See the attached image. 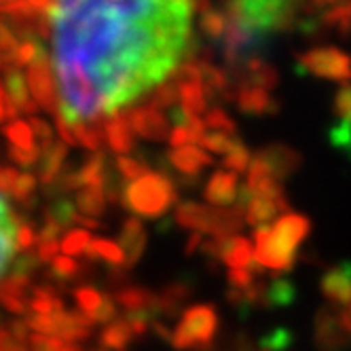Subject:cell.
Listing matches in <instances>:
<instances>
[{
    "label": "cell",
    "mask_w": 351,
    "mask_h": 351,
    "mask_svg": "<svg viewBox=\"0 0 351 351\" xmlns=\"http://www.w3.org/2000/svg\"><path fill=\"white\" fill-rule=\"evenodd\" d=\"M237 142H239L237 136L214 132V134H206V138L202 140V146L208 148L210 153H216V155H229L231 150L237 146Z\"/></svg>",
    "instance_id": "cell-37"
},
{
    "label": "cell",
    "mask_w": 351,
    "mask_h": 351,
    "mask_svg": "<svg viewBox=\"0 0 351 351\" xmlns=\"http://www.w3.org/2000/svg\"><path fill=\"white\" fill-rule=\"evenodd\" d=\"M66 341L58 337H49V335H32L30 337V351H62Z\"/></svg>",
    "instance_id": "cell-48"
},
{
    "label": "cell",
    "mask_w": 351,
    "mask_h": 351,
    "mask_svg": "<svg viewBox=\"0 0 351 351\" xmlns=\"http://www.w3.org/2000/svg\"><path fill=\"white\" fill-rule=\"evenodd\" d=\"M254 271L252 269H231L229 275H227V282H229V288H237V290H247L252 288L256 282H254Z\"/></svg>",
    "instance_id": "cell-46"
},
{
    "label": "cell",
    "mask_w": 351,
    "mask_h": 351,
    "mask_svg": "<svg viewBox=\"0 0 351 351\" xmlns=\"http://www.w3.org/2000/svg\"><path fill=\"white\" fill-rule=\"evenodd\" d=\"M218 330V313L212 305H195L182 313L176 326L171 345L180 351H212Z\"/></svg>",
    "instance_id": "cell-3"
},
{
    "label": "cell",
    "mask_w": 351,
    "mask_h": 351,
    "mask_svg": "<svg viewBox=\"0 0 351 351\" xmlns=\"http://www.w3.org/2000/svg\"><path fill=\"white\" fill-rule=\"evenodd\" d=\"M121 202L136 216L159 218L178 202V191L167 173L148 171L123 189Z\"/></svg>",
    "instance_id": "cell-2"
},
{
    "label": "cell",
    "mask_w": 351,
    "mask_h": 351,
    "mask_svg": "<svg viewBox=\"0 0 351 351\" xmlns=\"http://www.w3.org/2000/svg\"><path fill=\"white\" fill-rule=\"evenodd\" d=\"M237 106H239L241 112L254 114V117L280 112V102H278V99L271 97V93L267 89L254 87V85H239Z\"/></svg>",
    "instance_id": "cell-10"
},
{
    "label": "cell",
    "mask_w": 351,
    "mask_h": 351,
    "mask_svg": "<svg viewBox=\"0 0 351 351\" xmlns=\"http://www.w3.org/2000/svg\"><path fill=\"white\" fill-rule=\"evenodd\" d=\"M193 294V286L189 282H173L169 284L161 294V313L167 315V317H176L180 313V309L184 307V303L191 298Z\"/></svg>",
    "instance_id": "cell-22"
},
{
    "label": "cell",
    "mask_w": 351,
    "mask_h": 351,
    "mask_svg": "<svg viewBox=\"0 0 351 351\" xmlns=\"http://www.w3.org/2000/svg\"><path fill=\"white\" fill-rule=\"evenodd\" d=\"M0 351H28L30 349V343H23V341H17L7 326H3V332H0Z\"/></svg>",
    "instance_id": "cell-52"
},
{
    "label": "cell",
    "mask_w": 351,
    "mask_h": 351,
    "mask_svg": "<svg viewBox=\"0 0 351 351\" xmlns=\"http://www.w3.org/2000/svg\"><path fill=\"white\" fill-rule=\"evenodd\" d=\"M30 125H32V130H34V136L38 140V146L40 150L45 153V150L51 148L56 142H53V132H51V125H47L43 119L38 117H30Z\"/></svg>",
    "instance_id": "cell-45"
},
{
    "label": "cell",
    "mask_w": 351,
    "mask_h": 351,
    "mask_svg": "<svg viewBox=\"0 0 351 351\" xmlns=\"http://www.w3.org/2000/svg\"><path fill=\"white\" fill-rule=\"evenodd\" d=\"M167 161L182 176H197L206 165L212 163V157L206 153V150L197 148V146H182V148L169 150Z\"/></svg>",
    "instance_id": "cell-17"
},
{
    "label": "cell",
    "mask_w": 351,
    "mask_h": 351,
    "mask_svg": "<svg viewBox=\"0 0 351 351\" xmlns=\"http://www.w3.org/2000/svg\"><path fill=\"white\" fill-rule=\"evenodd\" d=\"M58 247H62V243H58V239H40L38 247H36V258L40 263H49L56 261L58 256Z\"/></svg>",
    "instance_id": "cell-51"
},
{
    "label": "cell",
    "mask_w": 351,
    "mask_h": 351,
    "mask_svg": "<svg viewBox=\"0 0 351 351\" xmlns=\"http://www.w3.org/2000/svg\"><path fill=\"white\" fill-rule=\"evenodd\" d=\"M130 114V123H132V130L144 138V140H169L171 132H169V125L167 119L163 117L161 110L153 108V106H136V108H128Z\"/></svg>",
    "instance_id": "cell-7"
},
{
    "label": "cell",
    "mask_w": 351,
    "mask_h": 351,
    "mask_svg": "<svg viewBox=\"0 0 351 351\" xmlns=\"http://www.w3.org/2000/svg\"><path fill=\"white\" fill-rule=\"evenodd\" d=\"M197 140L193 136V132L186 128V125H176L171 130V136H169V144L171 148H182V146H193Z\"/></svg>",
    "instance_id": "cell-50"
},
{
    "label": "cell",
    "mask_w": 351,
    "mask_h": 351,
    "mask_svg": "<svg viewBox=\"0 0 351 351\" xmlns=\"http://www.w3.org/2000/svg\"><path fill=\"white\" fill-rule=\"evenodd\" d=\"M85 271V267H81L72 256H56V261H51V271H49V278L58 280V282H70L74 278Z\"/></svg>",
    "instance_id": "cell-34"
},
{
    "label": "cell",
    "mask_w": 351,
    "mask_h": 351,
    "mask_svg": "<svg viewBox=\"0 0 351 351\" xmlns=\"http://www.w3.org/2000/svg\"><path fill=\"white\" fill-rule=\"evenodd\" d=\"M89 317H91L93 324H108V322H112L117 317V303H114V298L106 294L104 303L99 305V309L95 313H91Z\"/></svg>",
    "instance_id": "cell-49"
},
{
    "label": "cell",
    "mask_w": 351,
    "mask_h": 351,
    "mask_svg": "<svg viewBox=\"0 0 351 351\" xmlns=\"http://www.w3.org/2000/svg\"><path fill=\"white\" fill-rule=\"evenodd\" d=\"M7 155L11 161H15L17 165L21 167H34L40 159H43V150L40 146H34V148H17V146H9Z\"/></svg>",
    "instance_id": "cell-41"
},
{
    "label": "cell",
    "mask_w": 351,
    "mask_h": 351,
    "mask_svg": "<svg viewBox=\"0 0 351 351\" xmlns=\"http://www.w3.org/2000/svg\"><path fill=\"white\" fill-rule=\"evenodd\" d=\"M30 311L38 315H51L64 311V303L53 286H36L30 296Z\"/></svg>",
    "instance_id": "cell-23"
},
{
    "label": "cell",
    "mask_w": 351,
    "mask_h": 351,
    "mask_svg": "<svg viewBox=\"0 0 351 351\" xmlns=\"http://www.w3.org/2000/svg\"><path fill=\"white\" fill-rule=\"evenodd\" d=\"M134 339H136V332L132 330L130 322L123 317L106 326L102 330V337H99V343H102L104 349H110V351H125Z\"/></svg>",
    "instance_id": "cell-21"
},
{
    "label": "cell",
    "mask_w": 351,
    "mask_h": 351,
    "mask_svg": "<svg viewBox=\"0 0 351 351\" xmlns=\"http://www.w3.org/2000/svg\"><path fill=\"white\" fill-rule=\"evenodd\" d=\"M288 197L282 199H271V197H252L245 206V222L252 227H267V224L278 216L280 212H286Z\"/></svg>",
    "instance_id": "cell-15"
},
{
    "label": "cell",
    "mask_w": 351,
    "mask_h": 351,
    "mask_svg": "<svg viewBox=\"0 0 351 351\" xmlns=\"http://www.w3.org/2000/svg\"><path fill=\"white\" fill-rule=\"evenodd\" d=\"M17 178H19V173H17V169H15V167L5 165V167H3V171H0V189H3V193H5L7 197L13 193Z\"/></svg>",
    "instance_id": "cell-53"
},
{
    "label": "cell",
    "mask_w": 351,
    "mask_h": 351,
    "mask_svg": "<svg viewBox=\"0 0 351 351\" xmlns=\"http://www.w3.org/2000/svg\"><path fill=\"white\" fill-rule=\"evenodd\" d=\"M104 298H106V294H99V292H97L95 288H91V286H83V288H79V290H74V300H77L79 311H83V313H87V315L95 313V311L99 309V305L104 303Z\"/></svg>",
    "instance_id": "cell-36"
},
{
    "label": "cell",
    "mask_w": 351,
    "mask_h": 351,
    "mask_svg": "<svg viewBox=\"0 0 351 351\" xmlns=\"http://www.w3.org/2000/svg\"><path fill=\"white\" fill-rule=\"evenodd\" d=\"M258 155L271 165L273 176L280 182L286 180L288 176H292L300 165H303V157H300L294 148H288L284 144H271L265 146L263 150H258Z\"/></svg>",
    "instance_id": "cell-11"
},
{
    "label": "cell",
    "mask_w": 351,
    "mask_h": 351,
    "mask_svg": "<svg viewBox=\"0 0 351 351\" xmlns=\"http://www.w3.org/2000/svg\"><path fill=\"white\" fill-rule=\"evenodd\" d=\"M5 136L9 138L11 146L17 148H34V130L32 125L26 121H13L9 125H5Z\"/></svg>",
    "instance_id": "cell-33"
},
{
    "label": "cell",
    "mask_w": 351,
    "mask_h": 351,
    "mask_svg": "<svg viewBox=\"0 0 351 351\" xmlns=\"http://www.w3.org/2000/svg\"><path fill=\"white\" fill-rule=\"evenodd\" d=\"M85 254L91 261H106L110 267H125V252L121 243H112L110 239H93Z\"/></svg>",
    "instance_id": "cell-25"
},
{
    "label": "cell",
    "mask_w": 351,
    "mask_h": 351,
    "mask_svg": "<svg viewBox=\"0 0 351 351\" xmlns=\"http://www.w3.org/2000/svg\"><path fill=\"white\" fill-rule=\"evenodd\" d=\"M206 123L208 128L216 130V132H222V134H229V136H237V125L235 121L224 112L222 108H212L206 117Z\"/></svg>",
    "instance_id": "cell-40"
},
{
    "label": "cell",
    "mask_w": 351,
    "mask_h": 351,
    "mask_svg": "<svg viewBox=\"0 0 351 351\" xmlns=\"http://www.w3.org/2000/svg\"><path fill=\"white\" fill-rule=\"evenodd\" d=\"M34 189H36V178H34V173H30V171L19 173V178H17V182H15V189H13V197H15V202H17L23 210H32V208L36 206Z\"/></svg>",
    "instance_id": "cell-32"
},
{
    "label": "cell",
    "mask_w": 351,
    "mask_h": 351,
    "mask_svg": "<svg viewBox=\"0 0 351 351\" xmlns=\"http://www.w3.org/2000/svg\"><path fill=\"white\" fill-rule=\"evenodd\" d=\"M351 332L343 326L341 311L322 307L315 317V345L322 351H341L349 347Z\"/></svg>",
    "instance_id": "cell-6"
},
{
    "label": "cell",
    "mask_w": 351,
    "mask_h": 351,
    "mask_svg": "<svg viewBox=\"0 0 351 351\" xmlns=\"http://www.w3.org/2000/svg\"><path fill=\"white\" fill-rule=\"evenodd\" d=\"M222 261L231 269H250L254 265V250L245 237L233 235L224 241L222 247Z\"/></svg>",
    "instance_id": "cell-20"
},
{
    "label": "cell",
    "mask_w": 351,
    "mask_h": 351,
    "mask_svg": "<svg viewBox=\"0 0 351 351\" xmlns=\"http://www.w3.org/2000/svg\"><path fill=\"white\" fill-rule=\"evenodd\" d=\"M28 87L32 97L38 102L43 110L49 114H58L62 104V93L58 91L56 77H53V64L51 58L45 51L38 62L28 68Z\"/></svg>",
    "instance_id": "cell-5"
},
{
    "label": "cell",
    "mask_w": 351,
    "mask_h": 351,
    "mask_svg": "<svg viewBox=\"0 0 351 351\" xmlns=\"http://www.w3.org/2000/svg\"><path fill=\"white\" fill-rule=\"evenodd\" d=\"M341 319H343V326L351 332V303L347 305V309L341 311Z\"/></svg>",
    "instance_id": "cell-55"
},
{
    "label": "cell",
    "mask_w": 351,
    "mask_h": 351,
    "mask_svg": "<svg viewBox=\"0 0 351 351\" xmlns=\"http://www.w3.org/2000/svg\"><path fill=\"white\" fill-rule=\"evenodd\" d=\"M62 351H85L79 343H64Z\"/></svg>",
    "instance_id": "cell-56"
},
{
    "label": "cell",
    "mask_w": 351,
    "mask_h": 351,
    "mask_svg": "<svg viewBox=\"0 0 351 351\" xmlns=\"http://www.w3.org/2000/svg\"><path fill=\"white\" fill-rule=\"evenodd\" d=\"M326 3H337V0H315V5H317V7H322V5H326Z\"/></svg>",
    "instance_id": "cell-57"
},
{
    "label": "cell",
    "mask_w": 351,
    "mask_h": 351,
    "mask_svg": "<svg viewBox=\"0 0 351 351\" xmlns=\"http://www.w3.org/2000/svg\"><path fill=\"white\" fill-rule=\"evenodd\" d=\"M335 114L339 123H345L351 128V83H343V87L335 95Z\"/></svg>",
    "instance_id": "cell-42"
},
{
    "label": "cell",
    "mask_w": 351,
    "mask_h": 351,
    "mask_svg": "<svg viewBox=\"0 0 351 351\" xmlns=\"http://www.w3.org/2000/svg\"><path fill=\"white\" fill-rule=\"evenodd\" d=\"M290 343H292V332L286 328H278L261 339V347L265 351H286Z\"/></svg>",
    "instance_id": "cell-44"
},
{
    "label": "cell",
    "mask_w": 351,
    "mask_h": 351,
    "mask_svg": "<svg viewBox=\"0 0 351 351\" xmlns=\"http://www.w3.org/2000/svg\"><path fill=\"white\" fill-rule=\"evenodd\" d=\"M322 294L335 305L351 303V263H341L324 273L319 282Z\"/></svg>",
    "instance_id": "cell-8"
},
{
    "label": "cell",
    "mask_w": 351,
    "mask_h": 351,
    "mask_svg": "<svg viewBox=\"0 0 351 351\" xmlns=\"http://www.w3.org/2000/svg\"><path fill=\"white\" fill-rule=\"evenodd\" d=\"M202 243H204L202 233L195 231V233L189 237V243H186V247H184V254H186V256H193V254H195V250H197V247H202Z\"/></svg>",
    "instance_id": "cell-54"
},
{
    "label": "cell",
    "mask_w": 351,
    "mask_h": 351,
    "mask_svg": "<svg viewBox=\"0 0 351 351\" xmlns=\"http://www.w3.org/2000/svg\"><path fill=\"white\" fill-rule=\"evenodd\" d=\"M319 23L326 28H337L343 36L351 34V0L337 3L332 9L319 15Z\"/></svg>",
    "instance_id": "cell-28"
},
{
    "label": "cell",
    "mask_w": 351,
    "mask_h": 351,
    "mask_svg": "<svg viewBox=\"0 0 351 351\" xmlns=\"http://www.w3.org/2000/svg\"><path fill=\"white\" fill-rule=\"evenodd\" d=\"M77 210L85 216H102L106 210V191L104 186H85L77 195Z\"/></svg>",
    "instance_id": "cell-27"
},
{
    "label": "cell",
    "mask_w": 351,
    "mask_h": 351,
    "mask_svg": "<svg viewBox=\"0 0 351 351\" xmlns=\"http://www.w3.org/2000/svg\"><path fill=\"white\" fill-rule=\"evenodd\" d=\"M114 163H117V169H119L121 176H123V180H132V182H134V180L142 178L144 173H148L146 163L140 161V159H132V157L119 155Z\"/></svg>",
    "instance_id": "cell-39"
},
{
    "label": "cell",
    "mask_w": 351,
    "mask_h": 351,
    "mask_svg": "<svg viewBox=\"0 0 351 351\" xmlns=\"http://www.w3.org/2000/svg\"><path fill=\"white\" fill-rule=\"evenodd\" d=\"M3 296H13V298H19V300H26L28 307H30V298L32 296V278L28 273H9L5 275L3 280Z\"/></svg>",
    "instance_id": "cell-30"
},
{
    "label": "cell",
    "mask_w": 351,
    "mask_h": 351,
    "mask_svg": "<svg viewBox=\"0 0 351 351\" xmlns=\"http://www.w3.org/2000/svg\"><path fill=\"white\" fill-rule=\"evenodd\" d=\"M204 83H184L180 85V108L186 117H202L208 108Z\"/></svg>",
    "instance_id": "cell-24"
},
{
    "label": "cell",
    "mask_w": 351,
    "mask_h": 351,
    "mask_svg": "<svg viewBox=\"0 0 351 351\" xmlns=\"http://www.w3.org/2000/svg\"><path fill=\"white\" fill-rule=\"evenodd\" d=\"M104 153L99 150V153H93L85 165L79 169V176H81V182H83V189L85 186H106L108 182V173L104 169Z\"/></svg>",
    "instance_id": "cell-29"
},
{
    "label": "cell",
    "mask_w": 351,
    "mask_h": 351,
    "mask_svg": "<svg viewBox=\"0 0 351 351\" xmlns=\"http://www.w3.org/2000/svg\"><path fill=\"white\" fill-rule=\"evenodd\" d=\"M243 21L261 32H288L300 28L303 13L315 9V0H237Z\"/></svg>",
    "instance_id": "cell-1"
},
{
    "label": "cell",
    "mask_w": 351,
    "mask_h": 351,
    "mask_svg": "<svg viewBox=\"0 0 351 351\" xmlns=\"http://www.w3.org/2000/svg\"><path fill=\"white\" fill-rule=\"evenodd\" d=\"M296 62H298V72L313 74V77L328 79V81H341V83L351 81V56L341 51L339 47L311 49L307 53H300Z\"/></svg>",
    "instance_id": "cell-4"
},
{
    "label": "cell",
    "mask_w": 351,
    "mask_h": 351,
    "mask_svg": "<svg viewBox=\"0 0 351 351\" xmlns=\"http://www.w3.org/2000/svg\"><path fill=\"white\" fill-rule=\"evenodd\" d=\"M178 102H180V87L173 81H169V83H161L153 89L150 99H148V106L163 110V108H173Z\"/></svg>",
    "instance_id": "cell-31"
},
{
    "label": "cell",
    "mask_w": 351,
    "mask_h": 351,
    "mask_svg": "<svg viewBox=\"0 0 351 351\" xmlns=\"http://www.w3.org/2000/svg\"><path fill=\"white\" fill-rule=\"evenodd\" d=\"M3 87H5L7 93L11 95V99L15 102V106L19 108V112L34 117V112H36V108H38V102H36V99H30V95H28L30 87H28L26 79L21 77V72H19V70L5 72V85H3Z\"/></svg>",
    "instance_id": "cell-19"
},
{
    "label": "cell",
    "mask_w": 351,
    "mask_h": 351,
    "mask_svg": "<svg viewBox=\"0 0 351 351\" xmlns=\"http://www.w3.org/2000/svg\"><path fill=\"white\" fill-rule=\"evenodd\" d=\"M202 30L208 38L212 40H218L224 36V32H227V17H224L220 11H208L202 15Z\"/></svg>",
    "instance_id": "cell-38"
},
{
    "label": "cell",
    "mask_w": 351,
    "mask_h": 351,
    "mask_svg": "<svg viewBox=\"0 0 351 351\" xmlns=\"http://www.w3.org/2000/svg\"><path fill=\"white\" fill-rule=\"evenodd\" d=\"M239 191L237 173L218 169L206 184V202L218 208H229L231 204L239 202Z\"/></svg>",
    "instance_id": "cell-9"
},
{
    "label": "cell",
    "mask_w": 351,
    "mask_h": 351,
    "mask_svg": "<svg viewBox=\"0 0 351 351\" xmlns=\"http://www.w3.org/2000/svg\"><path fill=\"white\" fill-rule=\"evenodd\" d=\"M34 243H38V233L30 227V224L23 220L17 227V250L19 252H30L34 247Z\"/></svg>",
    "instance_id": "cell-47"
},
{
    "label": "cell",
    "mask_w": 351,
    "mask_h": 351,
    "mask_svg": "<svg viewBox=\"0 0 351 351\" xmlns=\"http://www.w3.org/2000/svg\"><path fill=\"white\" fill-rule=\"evenodd\" d=\"M66 155H68V144L66 142H56L49 150H45L43 153V159H40V182L45 186V191L49 186H53L56 180L62 176L64 171V161H66Z\"/></svg>",
    "instance_id": "cell-18"
},
{
    "label": "cell",
    "mask_w": 351,
    "mask_h": 351,
    "mask_svg": "<svg viewBox=\"0 0 351 351\" xmlns=\"http://www.w3.org/2000/svg\"><path fill=\"white\" fill-rule=\"evenodd\" d=\"M104 130H106L108 144L117 155H128L134 148V138H132L134 130H132V123H130L128 108L104 117Z\"/></svg>",
    "instance_id": "cell-12"
},
{
    "label": "cell",
    "mask_w": 351,
    "mask_h": 351,
    "mask_svg": "<svg viewBox=\"0 0 351 351\" xmlns=\"http://www.w3.org/2000/svg\"><path fill=\"white\" fill-rule=\"evenodd\" d=\"M117 303L128 311H146L150 315L161 313V298L155 292H148L146 288H123L114 294Z\"/></svg>",
    "instance_id": "cell-16"
},
{
    "label": "cell",
    "mask_w": 351,
    "mask_h": 351,
    "mask_svg": "<svg viewBox=\"0 0 351 351\" xmlns=\"http://www.w3.org/2000/svg\"><path fill=\"white\" fill-rule=\"evenodd\" d=\"M296 296V288L288 280H275L273 284H265V296H263V307H288Z\"/></svg>",
    "instance_id": "cell-26"
},
{
    "label": "cell",
    "mask_w": 351,
    "mask_h": 351,
    "mask_svg": "<svg viewBox=\"0 0 351 351\" xmlns=\"http://www.w3.org/2000/svg\"><path fill=\"white\" fill-rule=\"evenodd\" d=\"M250 165V150L241 144V142H237V146L231 150V153L224 157V161H222V167L224 169H231L233 173H241V171H245V167Z\"/></svg>",
    "instance_id": "cell-43"
},
{
    "label": "cell",
    "mask_w": 351,
    "mask_h": 351,
    "mask_svg": "<svg viewBox=\"0 0 351 351\" xmlns=\"http://www.w3.org/2000/svg\"><path fill=\"white\" fill-rule=\"evenodd\" d=\"M91 241L93 239H91L87 229H74V231L64 235V239H62V252L66 256H81V254L87 252V247H89Z\"/></svg>",
    "instance_id": "cell-35"
},
{
    "label": "cell",
    "mask_w": 351,
    "mask_h": 351,
    "mask_svg": "<svg viewBox=\"0 0 351 351\" xmlns=\"http://www.w3.org/2000/svg\"><path fill=\"white\" fill-rule=\"evenodd\" d=\"M121 247L125 252V269H132L144 254L146 247V231L138 218H128L121 229Z\"/></svg>",
    "instance_id": "cell-13"
},
{
    "label": "cell",
    "mask_w": 351,
    "mask_h": 351,
    "mask_svg": "<svg viewBox=\"0 0 351 351\" xmlns=\"http://www.w3.org/2000/svg\"><path fill=\"white\" fill-rule=\"evenodd\" d=\"M173 222L180 224L184 229H193L199 233H210L214 231V208H206L193 202L180 204L176 208Z\"/></svg>",
    "instance_id": "cell-14"
}]
</instances>
